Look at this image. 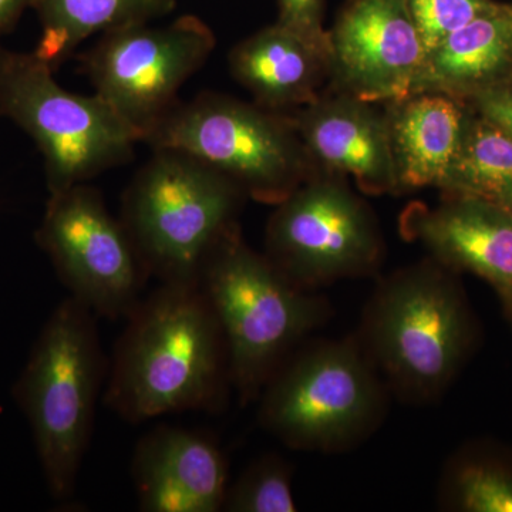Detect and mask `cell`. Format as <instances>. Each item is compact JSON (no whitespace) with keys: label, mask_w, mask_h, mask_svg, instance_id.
<instances>
[{"label":"cell","mask_w":512,"mask_h":512,"mask_svg":"<svg viewBox=\"0 0 512 512\" xmlns=\"http://www.w3.org/2000/svg\"><path fill=\"white\" fill-rule=\"evenodd\" d=\"M229 373L227 343L197 285L161 284L127 316L107 373L104 404L128 423L217 412Z\"/></svg>","instance_id":"cell-1"},{"label":"cell","mask_w":512,"mask_h":512,"mask_svg":"<svg viewBox=\"0 0 512 512\" xmlns=\"http://www.w3.org/2000/svg\"><path fill=\"white\" fill-rule=\"evenodd\" d=\"M356 338L389 392L433 402L473 346V316L456 272L429 258L380 279Z\"/></svg>","instance_id":"cell-2"},{"label":"cell","mask_w":512,"mask_h":512,"mask_svg":"<svg viewBox=\"0 0 512 512\" xmlns=\"http://www.w3.org/2000/svg\"><path fill=\"white\" fill-rule=\"evenodd\" d=\"M197 286L224 333L242 404L258 400L279 366L332 315L328 299L292 284L249 247L238 222L208 252Z\"/></svg>","instance_id":"cell-3"},{"label":"cell","mask_w":512,"mask_h":512,"mask_svg":"<svg viewBox=\"0 0 512 512\" xmlns=\"http://www.w3.org/2000/svg\"><path fill=\"white\" fill-rule=\"evenodd\" d=\"M96 318L72 296L59 303L13 387L32 429L47 490L59 501L76 490L109 373Z\"/></svg>","instance_id":"cell-4"},{"label":"cell","mask_w":512,"mask_h":512,"mask_svg":"<svg viewBox=\"0 0 512 512\" xmlns=\"http://www.w3.org/2000/svg\"><path fill=\"white\" fill-rule=\"evenodd\" d=\"M389 393L356 335L315 340L266 383L259 423L292 450L343 453L379 429Z\"/></svg>","instance_id":"cell-5"},{"label":"cell","mask_w":512,"mask_h":512,"mask_svg":"<svg viewBox=\"0 0 512 512\" xmlns=\"http://www.w3.org/2000/svg\"><path fill=\"white\" fill-rule=\"evenodd\" d=\"M123 198L121 222L148 275L197 285L202 262L248 197L234 180L183 151L158 148Z\"/></svg>","instance_id":"cell-6"},{"label":"cell","mask_w":512,"mask_h":512,"mask_svg":"<svg viewBox=\"0 0 512 512\" xmlns=\"http://www.w3.org/2000/svg\"><path fill=\"white\" fill-rule=\"evenodd\" d=\"M146 143L190 154L274 207L320 171L295 117L217 93L178 101Z\"/></svg>","instance_id":"cell-7"},{"label":"cell","mask_w":512,"mask_h":512,"mask_svg":"<svg viewBox=\"0 0 512 512\" xmlns=\"http://www.w3.org/2000/svg\"><path fill=\"white\" fill-rule=\"evenodd\" d=\"M53 72L35 52L0 43V114L35 140L49 195L126 163L143 141L100 96L67 92Z\"/></svg>","instance_id":"cell-8"},{"label":"cell","mask_w":512,"mask_h":512,"mask_svg":"<svg viewBox=\"0 0 512 512\" xmlns=\"http://www.w3.org/2000/svg\"><path fill=\"white\" fill-rule=\"evenodd\" d=\"M265 255L296 286L318 291L379 272L384 241L375 212L340 175H313L275 205Z\"/></svg>","instance_id":"cell-9"},{"label":"cell","mask_w":512,"mask_h":512,"mask_svg":"<svg viewBox=\"0 0 512 512\" xmlns=\"http://www.w3.org/2000/svg\"><path fill=\"white\" fill-rule=\"evenodd\" d=\"M215 45L214 33L197 16H181L161 28L128 23L103 33L87 55L86 69L97 96L146 141Z\"/></svg>","instance_id":"cell-10"},{"label":"cell","mask_w":512,"mask_h":512,"mask_svg":"<svg viewBox=\"0 0 512 512\" xmlns=\"http://www.w3.org/2000/svg\"><path fill=\"white\" fill-rule=\"evenodd\" d=\"M36 239L70 296L94 315L127 319L141 301L146 266L123 222L86 183L50 195Z\"/></svg>","instance_id":"cell-11"},{"label":"cell","mask_w":512,"mask_h":512,"mask_svg":"<svg viewBox=\"0 0 512 512\" xmlns=\"http://www.w3.org/2000/svg\"><path fill=\"white\" fill-rule=\"evenodd\" d=\"M330 35V76L367 103L413 96L426 57L407 0H350Z\"/></svg>","instance_id":"cell-12"},{"label":"cell","mask_w":512,"mask_h":512,"mask_svg":"<svg viewBox=\"0 0 512 512\" xmlns=\"http://www.w3.org/2000/svg\"><path fill=\"white\" fill-rule=\"evenodd\" d=\"M441 204H410L400 215L404 238L453 272H470L497 293L512 289V218L493 202L446 194Z\"/></svg>","instance_id":"cell-13"},{"label":"cell","mask_w":512,"mask_h":512,"mask_svg":"<svg viewBox=\"0 0 512 512\" xmlns=\"http://www.w3.org/2000/svg\"><path fill=\"white\" fill-rule=\"evenodd\" d=\"M295 121L320 171L352 177L365 194L399 191L389 117L375 103L340 92L303 107Z\"/></svg>","instance_id":"cell-14"},{"label":"cell","mask_w":512,"mask_h":512,"mask_svg":"<svg viewBox=\"0 0 512 512\" xmlns=\"http://www.w3.org/2000/svg\"><path fill=\"white\" fill-rule=\"evenodd\" d=\"M134 490L144 512L224 510L228 466L211 437L158 426L140 441L131 463Z\"/></svg>","instance_id":"cell-15"},{"label":"cell","mask_w":512,"mask_h":512,"mask_svg":"<svg viewBox=\"0 0 512 512\" xmlns=\"http://www.w3.org/2000/svg\"><path fill=\"white\" fill-rule=\"evenodd\" d=\"M512 77V6L497 3L429 50L414 94L437 93L467 103Z\"/></svg>","instance_id":"cell-16"},{"label":"cell","mask_w":512,"mask_h":512,"mask_svg":"<svg viewBox=\"0 0 512 512\" xmlns=\"http://www.w3.org/2000/svg\"><path fill=\"white\" fill-rule=\"evenodd\" d=\"M229 69L258 106L284 113L319 99L330 60L318 46L275 23L235 46Z\"/></svg>","instance_id":"cell-17"},{"label":"cell","mask_w":512,"mask_h":512,"mask_svg":"<svg viewBox=\"0 0 512 512\" xmlns=\"http://www.w3.org/2000/svg\"><path fill=\"white\" fill-rule=\"evenodd\" d=\"M389 106L399 191L441 190L463 137L466 103L444 94L421 93Z\"/></svg>","instance_id":"cell-18"},{"label":"cell","mask_w":512,"mask_h":512,"mask_svg":"<svg viewBox=\"0 0 512 512\" xmlns=\"http://www.w3.org/2000/svg\"><path fill=\"white\" fill-rule=\"evenodd\" d=\"M173 0H35L42 23L35 53L56 70L87 37L134 22H150Z\"/></svg>","instance_id":"cell-19"},{"label":"cell","mask_w":512,"mask_h":512,"mask_svg":"<svg viewBox=\"0 0 512 512\" xmlns=\"http://www.w3.org/2000/svg\"><path fill=\"white\" fill-rule=\"evenodd\" d=\"M512 207V136L480 114H468L457 156L443 188Z\"/></svg>","instance_id":"cell-20"},{"label":"cell","mask_w":512,"mask_h":512,"mask_svg":"<svg viewBox=\"0 0 512 512\" xmlns=\"http://www.w3.org/2000/svg\"><path fill=\"white\" fill-rule=\"evenodd\" d=\"M440 501L454 511L512 512V463L470 454L457 457L444 473Z\"/></svg>","instance_id":"cell-21"},{"label":"cell","mask_w":512,"mask_h":512,"mask_svg":"<svg viewBox=\"0 0 512 512\" xmlns=\"http://www.w3.org/2000/svg\"><path fill=\"white\" fill-rule=\"evenodd\" d=\"M224 510L229 512H295L292 468L276 454L259 458L228 488Z\"/></svg>","instance_id":"cell-22"},{"label":"cell","mask_w":512,"mask_h":512,"mask_svg":"<svg viewBox=\"0 0 512 512\" xmlns=\"http://www.w3.org/2000/svg\"><path fill=\"white\" fill-rule=\"evenodd\" d=\"M495 5L494 0H407L426 53Z\"/></svg>","instance_id":"cell-23"},{"label":"cell","mask_w":512,"mask_h":512,"mask_svg":"<svg viewBox=\"0 0 512 512\" xmlns=\"http://www.w3.org/2000/svg\"><path fill=\"white\" fill-rule=\"evenodd\" d=\"M326 0H278V25L328 53L329 30L323 28Z\"/></svg>","instance_id":"cell-24"},{"label":"cell","mask_w":512,"mask_h":512,"mask_svg":"<svg viewBox=\"0 0 512 512\" xmlns=\"http://www.w3.org/2000/svg\"><path fill=\"white\" fill-rule=\"evenodd\" d=\"M470 104L477 114L493 121L512 136V77L507 82L478 93Z\"/></svg>","instance_id":"cell-25"},{"label":"cell","mask_w":512,"mask_h":512,"mask_svg":"<svg viewBox=\"0 0 512 512\" xmlns=\"http://www.w3.org/2000/svg\"><path fill=\"white\" fill-rule=\"evenodd\" d=\"M35 0H0V35L18 22L22 13L33 8Z\"/></svg>","instance_id":"cell-26"},{"label":"cell","mask_w":512,"mask_h":512,"mask_svg":"<svg viewBox=\"0 0 512 512\" xmlns=\"http://www.w3.org/2000/svg\"><path fill=\"white\" fill-rule=\"evenodd\" d=\"M498 296H500L501 302H503L505 312H507V315L510 316L511 322H512V289L510 291H504L498 293Z\"/></svg>","instance_id":"cell-27"},{"label":"cell","mask_w":512,"mask_h":512,"mask_svg":"<svg viewBox=\"0 0 512 512\" xmlns=\"http://www.w3.org/2000/svg\"><path fill=\"white\" fill-rule=\"evenodd\" d=\"M504 210H505V211H507V212H508V214H510V215H511V218H512V207H510V208H504Z\"/></svg>","instance_id":"cell-28"}]
</instances>
